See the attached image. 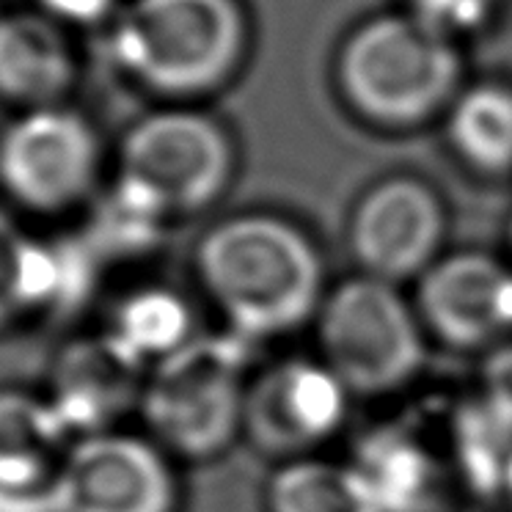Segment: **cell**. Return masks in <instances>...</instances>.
<instances>
[{"label":"cell","instance_id":"cell-1","mask_svg":"<svg viewBox=\"0 0 512 512\" xmlns=\"http://www.w3.org/2000/svg\"><path fill=\"white\" fill-rule=\"evenodd\" d=\"M199 290L245 342L295 334L323 309L325 259L312 234L270 212L223 218L193 251Z\"/></svg>","mask_w":512,"mask_h":512},{"label":"cell","instance_id":"cell-2","mask_svg":"<svg viewBox=\"0 0 512 512\" xmlns=\"http://www.w3.org/2000/svg\"><path fill=\"white\" fill-rule=\"evenodd\" d=\"M237 0H130L113 17L111 53L124 75L157 94H201L243 56Z\"/></svg>","mask_w":512,"mask_h":512},{"label":"cell","instance_id":"cell-3","mask_svg":"<svg viewBox=\"0 0 512 512\" xmlns=\"http://www.w3.org/2000/svg\"><path fill=\"white\" fill-rule=\"evenodd\" d=\"M248 345L240 336H196L146 378V433L177 460L207 463L243 438Z\"/></svg>","mask_w":512,"mask_h":512},{"label":"cell","instance_id":"cell-4","mask_svg":"<svg viewBox=\"0 0 512 512\" xmlns=\"http://www.w3.org/2000/svg\"><path fill=\"white\" fill-rule=\"evenodd\" d=\"M320 361L353 397L405 389L424 367L427 331L397 284L358 273L328 290L317 314Z\"/></svg>","mask_w":512,"mask_h":512},{"label":"cell","instance_id":"cell-5","mask_svg":"<svg viewBox=\"0 0 512 512\" xmlns=\"http://www.w3.org/2000/svg\"><path fill=\"white\" fill-rule=\"evenodd\" d=\"M460 58L411 14H386L358 28L342 47L339 83L364 119L389 127L424 122L455 89Z\"/></svg>","mask_w":512,"mask_h":512},{"label":"cell","instance_id":"cell-6","mask_svg":"<svg viewBox=\"0 0 512 512\" xmlns=\"http://www.w3.org/2000/svg\"><path fill=\"white\" fill-rule=\"evenodd\" d=\"M100 179V135L67 105L20 111L0 127V201L14 212L61 218L86 207Z\"/></svg>","mask_w":512,"mask_h":512},{"label":"cell","instance_id":"cell-7","mask_svg":"<svg viewBox=\"0 0 512 512\" xmlns=\"http://www.w3.org/2000/svg\"><path fill=\"white\" fill-rule=\"evenodd\" d=\"M232 174V141L204 113H152L135 122L119 146L116 179L146 196L166 218L212 207Z\"/></svg>","mask_w":512,"mask_h":512},{"label":"cell","instance_id":"cell-8","mask_svg":"<svg viewBox=\"0 0 512 512\" xmlns=\"http://www.w3.org/2000/svg\"><path fill=\"white\" fill-rule=\"evenodd\" d=\"M177 457L149 433L80 435L56 485L58 512H179Z\"/></svg>","mask_w":512,"mask_h":512},{"label":"cell","instance_id":"cell-9","mask_svg":"<svg viewBox=\"0 0 512 512\" xmlns=\"http://www.w3.org/2000/svg\"><path fill=\"white\" fill-rule=\"evenodd\" d=\"M350 391L320 358H281L251 375L243 438L281 463L312 457L345 427Z\"/></svg>","mask_w":512,"mask_h":512},{"label":"cell","instance_id":"cell-10","mask_svg":"<svg viewBox=\"0 0 512 512\" xmlns=\"http://www.w3.org/2000/svg\"><path fill=\"white\" fill-rule=\"evenodd\" d=\"M446 207L416 177L383 179L358 199L347 226L358 273L389 281H419L444 256Z\"/></svg>","mask_w":512,"mask_h":512},{"label":"cell","instance_id":"cell-11","mask_svg":"<svg viewBox=\"0 0 512 512\" xmlns=\"http://www.w3.org/2000/svg\"><path fill=\"white\" fill-rule=\"evenodd\" d=\"M427 336L452 350H496L512 342V265L488 251L444 254L416 281Z\"/></svg>","mask_w":512,"mask_h":512},{"label":"cell","instance_id":"cell-12","mask_svg":"<svg viewBox=\"0 0 512 512\" xmlns=\"http://www.w3.org/2000/svg\"><path fill=\"white\" fill-rule=\"evenodd\" d=\"M149 364L122 345L111 331L78 336L58 350L50 369L47 400L69 433H102L122 427L127 413L141 411Z\"/></svg>","mask_w":512,"mask_h":512},{"label":"cell","instance_id":"cell-13","mask_svg":"<svg viewBox=\"0 0 512 512\" xmlns=\"http://www.w3.org/2000/svg\"><path fill=\"white\" fill-rule=\"evenodd\" d=\"M78 80L67 28L39 9L0 12V102L14 113L64 105Z\"/></svg>","mask_w":512,"mask_h":512},{"label":"cell","instance_id":"cell-14","mask_svg":"<svg viewBox=\"0 0 512 512\" xmlns=\"http://www.w3.org/2000/svg\"><path fill=\"white\" fill-rule=\"evenodd\" d=\"M75 435L47 394L0 389V490L20 496L56 493Z\"/></svg>","mask_w":512,"mask_h":512},{"label":"cell","instance_id":"cell-15","mask_svg":"<svg viewBox=\"0 0 512 512\" xmlns=\"http://www.w3.org/2000/svg\"><path fill=\"white\" fill-rule=\"evenodd\" d=\"M353 466L367 479L383 512H438L455 479L446 452L408 427H389L358 449Z\"/></svg>","mask_w":512,"mask_h":512},{"label":"cell","instance_id":"cell-16","mask_svg":"<svg viewBox=\"0 0 512 512\" xmlns=\"http://www.w3.org/2000/svg\"><path fill=\"white\" fill-rule=\"evenodd\" d=\"M67 259L61 248L25 232L17 212L0 201V334L61 301Z\"/></svg>","mask_w":512,"mask_h":512},{"label":"cell","instance_id":"cell-17","mask_svg":"<svg viewBox=\"0 0 512 512\" xmlns=\"http://www.w3.org/2000/svg\"><path fill=\"white\" fill-rule=\"evenodd\" d=\"M265 512H383L353 463L320 455L281 463L265 488Z\"/></svg>","mask_w":512,"mask_h":512},{"label":"cell","instance_id":"cell-18","mask_svg":"<svg viewBox=\"0 0 512 512\" xmlns=\"http://www.w3.org/2000/svg\"><path fill=\"white\" fill-rule=\"evenodd\" d=\"M457 157L479 174L512 171V91L477 86L466 91L446 122Z\"/></svg>","mask_w":512,"mask_h":512},{"label":"cell","instance_id":"cell-19","mask_svg":"<svg viewBox=\"0 0 512 512\" xmlns=\"http://www.w3.org/2000/svg\"><path fill=\"white\" fill-rule=\"evenodd\" d=\"M122 345L133 350L149 369L174 356L196 339L190 303L166 287H144L130 292L113 314L108 328Z\"/></svg>","mask_w":512,"mask_h":512},{"label":"cell","instance_id":"cell-20","mask_svg":"<svg viewBox=\"0 0 512 512\" xmlns=\"http://www.w3.org/2000/svg\"><path fill=\"white\" fill-rule=\"evenodd\" d=\"M408 9L419 23L452 39L455 34H468L488 23L496 0H408Z\"/></svg>","mask_w":512,"mask_h":512},{"label":"cell","instance_id":"cell-21","mask_svg":"<svg viewBox=\"0 0 512 512\" xmlns=\"http://www.w3.org/2000/svg\"><path fill=\"white\" fill-rule=\"evenodd\" d=\"M119 0H34V9L53 17L64 28L100 25L116 14Z\"/></svg>","mask_w":512,"mask_h":512},{"label":"cell","instance_id":"cell-22","mask_svg":"<svg viewBox=\"0 0 512 512\" xmlns=\"http://www.w3.org/2000/svg\"><path fill=\"white\" fill-rule=\"evenodd\" d=\"M479 394H485L496 408L512 419V342L490 350L482 364Z\"/></svg>","mask_w":512,"mask_h":512},{"label":"cell","instance_id":"cell-23","mask_svg":"<svg viewBox=\"0 0 512 512\" xmlns=\"http://www.w3.org/2000/svg\"><path fill=\"white\" fill-rule=\"evenodd\" d=\"M504 496L512 501V468H510V477H507V490H504Z\"/></svg>","mask_w":512,"mask_h":512},{"label":"cell","instance_id":"cell-24","mask_svg":"<svg viewBox=\"0 0 512 512\" xmlns=\"http://www.w3.org/2000/svg\"><path fill=\"white\" fill-rule=\"evenodd\" d=\"M510 248H512V221H510Z\"/></svg>","mask_w":512,"mask_h":512}]
</instances>
